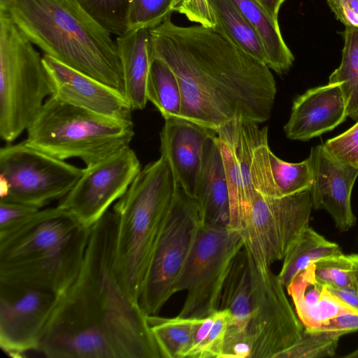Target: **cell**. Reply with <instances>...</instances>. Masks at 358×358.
Listing matches in <instances>:
<instances>
[{"mask_svg":"<svg viewBox=\"0 0 358 358\" xmlns=\"http://www.w3.org/2000/svg\"><path fill=\"white\" fill-rule=\"evenodd\" d=\"M113 210L90 229L76 278L62 292L38 352L50 358H162L148 315L113 268Z\"/></svg>","mask_w":358,"mask_h":358,"instance_id":"6da1fadb","label":"cell"},{"mask_svg":"<svg viewBox=\"0 0 358 358\" xmlns=\"http://www.w3.org/2000/svg\"><path fill=\"white\" fill-rule=\"evenodd\" d=\"M149 33L152 58L179 83L180 117L213 130L234 119L270 118L277 87L266 64L201 24L179 26L169 17Z\"/></svg>","mask_w":358,"mask_h":358,"instance_id":"7a4b0ae2","label":"cell"},{"mask_svg":"<svg viewBox=\"0 0 358 358\" xmlns=\"http://www.w3.org/2000/svg\"><path fill=\"white\" fill-rule=\"evenodd\" d=\"M0 9L44 55L124 95L115 40L78 0H0Z\"/></svg>","mask_w":358,"mask_h":358,"instance_id":"3957f363","label":"cell"},{"mask_svg":"<svg viewBox=\"0 0 358 358\" xmlns=\"http://www.w3.org/2000/svg\"><path fill=\"white\" fill-rule=\"evenodd\" d=\"M90 229L58 206L39 209L0 241V280L61 294L79 272Z\"/></svg>","mask_w":358,"mask_h":358,"instance_id":"277c9868","label":"cell"},{"mask_svg":"<svg viewBox=\"0 0 358 358\" xmlns=\"http://www.w3.org/2000/svg\"><path fill=\"white\" fill-rule=\"evenodd\" d=\"M176 188L171 169L160 156L141 170L113 206L114 272L124 291L136 303L166 225Z\"/></svg>","mask_w":358,"mask_h":358,"instance_id":"5b68a950","label":"cell"},{"mask_svg":"<svg viewBox=\"0 0 358 358\" xmlns=\"http://www.w3.org/2000/svg\"><path fill=\"white\" fill-rule=\"evenodd\" d=\"M132 121L101 115L51 96L27 130L25 143L64 160L78 158L90 166L129 146Z\"/></svg>","mask_w":358,"mask_h":358,"instance_id":"8992f818","label":"cell"},{"mask_svg":"<svg viewBox=\"0 0 358 358\" xmlns=\"http://www.w3.org/2000/svg\"><path fill=\"white\" fill-rule=\"evenodd\" d=\"M52 87L43 57L0 9V137L14 141L39 115Z\"/></svg>","mask_w":358,"mask_h":358,"instance_id":"52a82bcc","label":"cell"},{"mask_svg":"<svg viewBox=\"0 0 358 358\" xmlns=\"http://www.w3.org/2000/svg\"><path fill=\"white\" fill-rule=\"evenodd\" d=\"M234 119L214 131L229 189V227L242 233L257 194L278 197L270 166L268 127Z\"/></svg>","mask_w":358,"mask_h":358,"instance_id":"ba28073f","label":"cell"},{"mask_svg":"<svg viewBox=\"0 0 358 358\" xmlns=\"http://www.w3.org/2000/svg\"><path fill=\"white\" fill-rule=\"evenodd\" d=\"M243 245L237 230L201 224L175 287L176 293L186 291L179 316L202 318L219 309L230 264Z\"/></svg>","mask_w":358,"mask_h":358,"instance_id":"9c48e42d","label":"cell"},{"mask_svg":"<svg viewBox=\"0 0 358 358\" xmlns=\"http://www.w3.org/2000/svg\"><path fill=\"white\" fill-rule=\"evenodd\" d=\"M83 171L24 141L8 144L0 149V200L45 208L64 197Z\"/></svg>","mask_w":358,"mask_h":358,"instance_id":"30bf717a","label":"cell"},{"mask_svg":"<svg viewBox=\"0 0 358 358\" xmlns=\"http://www.w3.org/2000/svg\"><path fill=\"white\" fill-rule=\"evenodd\" d=\"M201 224L198 201L176 182L169 215L138 299L145 315H157L176 293V284Z\"/></svg>","mask_w":358,"mask_h":358,"instance_id":"8fae6325","label":"cell"},{"mask_svg":"<svg viewBox=\"0 0 358 358\" xmlns=\"http://www.w3.org/2000/svg\"><path fill=\"white\" fill-rule=\"evenodd\" d=\"M312 210L310 190L283 197L257 194L242 231L245 248L261 264L283 259L309 227Z\"/></svg>","mask_w":358,"mask_h":358,"instance_id":"7c38bea8","label":"cell"},{"mask_svg":"<svg viewBox=\"0 0 358 358\" xmlns=\"http://www.w3.org/2000/svg\"><path fill=\"white\" fill-rule=\"evenodd\" d=\"M249 256L252 278L248 328L252 342L250 358H277L300 339L304 327L271 266L255 261L250 253Z\"/></svg>","mask_w":358,"mask_h":358,"instance_id":"4fadbf2b","label":"cell"},{"mask_svg":"<svg viewBox=\"0 0 358 358\" xmlns=\"http://www.w3.org/2000/svg\"><path fill=\"white\" fill-rule=\"evenodd\" d=\"M60 294L0 280V346L13 357L38 350Z\"/></svg>","mask_w":358,"mask_h":358,"instance_id":"5bb4252c","label":"cell"},{"mask_svg":"<svg viewBox=\"0 0 358 358\" xmlns=\"http://www.w3.org/2000/svg\"><path fill=\"white\" fill-rule=\"evenodd\" d=\"M135 152L129 147L84 169L83 173L58 206L91 228L127 190L141 171Z\"/></svg>","mask_w":358,"mask_h":358,"instance_id":"9a60e30c","label":"cell"},{"mask_svg":"<svg viewBox=\"0 0 358 358\" xmlns=\"http://www.w3.org/2000/svg\"><path fill=\"white\" fill-rule=\"evenodd\" d=\"M313 182L310 189L313 209L324 210L342 232L356 223L351 206V196L358 177V168L335 159L323 143L313 147L308 156Z\"/></svg>","mask_w":358,"mask_h":358,"instance_id":"2e32d148","label":"cell"},{"mask_svg":"<svg viewBox=\"0 0 358 358\" xmlns=\"http://www.w3.org/2000/svg\"><path fill=\"white\" fill-rule=\"evenodd\" d=\"M43 60L50 79L52 96L101 115L132 121V110L121 92L50 56L43 55Z\"/></svg>","mask_w":358,"mask_h":358,"instance_id":"e0dca14e","label":"cell"},{"mask_svg":"<svg viewBox=\"0 0 358 358\" xmlns=\"http://www.w3.org/2000/svg\"><path fill=\"white\" fill-rule=\"evenodd\" d=\"M214 130L180 117L165 120L160 132V153L175 180L191 197L197 199L204 155Z\"/></svg>","mask_w":358,"mask_h":358,"instance_id":"ac0fdd59","label":"cell"},{"mask_svg":"<svg viewBox=\"0 0 358 358\" xmlns=\"http://www.w3.org/2000/svg\"><path fill=\"white\" fill-rule=\"evenodd\" d=\"M347 117L346 102L339 85L327 83L296 98L284 131L290 140L306 141L334 129Z\"/></svg>","mask_w":358,"mask_h":358,"instance_id":"d6986e66","label":"cell"},{"mask_svg":"<svg viewBox=\"0 0 358 358\" xmlns=\"http://www.w3.org/2000/svg\"><path fill=\"white\" fill-rule=\"evenodd\" d=\"M115 42L120 59L124 93L132 110L145 107L146 84L152 56L149 29H142L116 36Z\"/></svg>","mask_w":358,"mask_h":358,"instance_id":"ffe728a7","label":"cell"},{"mask_svg":"<svg viewBox=\"0 0 358 358\" xmlns=\"http://www.w3.org/2000/svg\"><path fill=\"white\" fill-rule=\"evenodd\" d=\"M215 136L206 144L196 200L203 224L228 227L230 219L229 189Z\"/></svg>","mask_w":358,"mask_h":358,"instance_id":"44dd1931","label":"cell"},{"mask_svg":"<svg viewBox=\"0 0 358 358\" xmlns=\"http://www.w3.org/2000/svg\"><path fill=\"white\" fill-rule=\"evenodd\" d=\"M251 300L250 256L243 245L230 264L220 296L219 309H227L231 315L229 327L249 333Z\"/></svg>","mask_w":358,"mask_h":358,"instance_id":"7402d4cb","label":"cell"},{"mask_svg":"<svg viewBox=\"0 0 358 358\" xmlns=\"http://www.w3.org/2000/svg\"><path fill=\"white\" fill-rule=\"evenodd\" d=\"M231 1L257 33L265 51L266 65L278 73L288 71L294 57L282 38L278 22L253 0Z\"/></svg>","mask_w":358,"mask_h":358,"instance_id":"603a6c76","label":"cell"},{"mask_svg":"<svg viewBox=\"0 0 358 358\" xmlns=\"http://www.w3.org/2000/svg\"><path fill=\"white\" fill-rule=\"evenodd\" d=\"M213 28L234 45L266 64L264 47L252 27L231 0H208Z\"/></svg>","mask_w":358,"mask_h":358,"instance_id":"cb8c5ba5","label":"cell"},{"mask_svg":"<svg viewBox=\"0 0 358 358\" xmlns=\"http://www.w3.org/2000/svg\"><path fill=\"white\" fill-rule=\"evenodd\" d=\"M341 254L343 252L338 244L326 239L308 227L283 258L278 276L286 287L296 275L317 260Z\"/></svg>","mask_w":358,"mask_h":358,"instance_id":"d4e9b609","label":"cell"},{"mask_svg":"<svg viewBox=\"0 0 358 358\" xmlns=\"http://www.w3.org/2000/svg\"><path fill=\"white\" fill-rule=\"evenodd\" d=\"M197 318L148 315V322L162 358H186Z\"/></svg>","mask_w":358,"mask_h":358,"instance_id":"484cf974","label":"cell"},{"mask_svg":"<svg viewBox=\"0 0 358 358\" xmlns=\"http://www.w3.org/2000/svg\"><path fill=\"white\" fill-rule=\"evenodd\" d=\"M146 97L164 120L180 117L182 96L178 79L163 62L152 58L146 84Z\"/></svg>","mask_w":358,"mask_h":358,"instance_id":"4316f807","label":"cell"},{"mask_svg":"<svg viewBox=\"0 0 358 358\" xmlns=\"http://www.w3.org/2000/svg\"><path fill=\"white\" fill-rule=\"evenodd\" d=\"M328 83L339 85L344 96L348 117L358 120V29L345 27L340 65L329 77Z\"/></svg>","mask_w":358,"mask_h":358,"instance_id":"83f0119b","label":"cell"},{"mask_svg":"<svg viewBox=\"0 0 358 358\" xmlns=\"http://www.w3.org/2000/svg\"><path fill=\"white\" fill-rule=\"evenodd\" d=\"M269 160L278 197L310 189L313 174L309 157L298 163H290L278 158L271 151Z\"/></svg>","mask_w":358,"mask_h":358,"instance_id":"f1b7e54d","label":"cell"},{"mask_svg":"<svg viewBox=\"0 0 358 358\" xmlns=\"http://www.w3.org/2000/svg\"><path fill=\"white\" fill-rule=\"evenodd\" d=\"M326 287L316 280L314 264L301 272L285 287L304 327H308L313 313Z\"/></svg>","mask_w":358,"mask_h":358,"instance_id":"f546056e","label":"cell"},{"mask_svg":"<svg viewBox=\"0 0 358 358\" xmlns=\"http://www.w3.org/2000/svg\"><path fill=\"white\" fill-rule=\"evenodd\" d=\"M340 331L304 328L300 339L277 358H324L335 355L341 336Z\"/></svg>","mask_w":358,"mask_h":358,"instance_id":"4dcf8cb0","label":"cell"},{"mask_svg":"<svg viewBox=\"0 0 358 358\" xmlns=\"http://www.w3.org/2000/svg\"><path fill=\"white\" fill-rule=\"evenodd\" d=\"M83 8L110 34L127 32V15L131 0H78Z\"/></svg>","mask_w":358,"mask_h":358,"instance_id":"1f68e13d","label":"cell"},{"mask_svg":"<svg viewBox=\"0 0 358 358\" xmlns=\"http://www.w3.org/2000/svg\"><path fill=\"white\" fill-rule=\"evenodd\" d=\"M171 3L172 0H131L127 15V32L159 25L171 17L173 12Z\"/></svg>","mask_w":358,"mask_h":358,"instance_id":"d6a6232c","label":"cell"},{"mask_svg":"<svg viewBox=\"0 0 358 358\" xmlns=\"http://www.w3.org/2000/svg\"><path fill=\"white\" fill-rule=\"evenodd\" d=\"M314 264L316 280L323 285L357 289L350 255L343 253L326 257Z\"/></svg>","mask_w":358,"mask_h":358,"instance_id":"836d02e7","label":"cell"},{"mask_svg":"<svg viewBox=\"0 0 358 358\" xmlns=\"http://www.w3.org/2000/svg\"><path fill=\"white\" fill-rule=\"evenodd\" d=\"M231 315L227 309H218L213 313V322L192 358H221L225 336Z\"/></svg>","mask_w":358,"mask_h":358,"instance_id":"e575fe53","label":"cell"},{"mask_svg":"<svg viewBox=\"0 0 358 358\" xmlns=\"http://www.w3.org/2000/svg\"><path fill=\"white\" fill-rule=\"evenodd\" d=\"M38 210L25 204L0 200V241L19 230Z\"/></svg>","mask_w":358,"mask_h":358,"instance_id":"d590c367","label":"cell"},{"mask_svg":"<svg viewBox=\"0 0 358 358\" xmlns=\"http://www.w3.org/2000/svg\"><path fill=\"white\" fill-rule=\"evenodd\" d=\"M323 145L337 160L358 168V120L347 131L328 139Z\"/></svg>","mask_w":358,"mask_h":358,"instance_id":"8d00e7d4","label":"cell"},{"mask_svg":"<svg viewBox=\"0 0 358 358\" xmlns=\"http://www.w3.org/2000/svg\"><path fill=\"white\" fill-rule=\"evenodd\" d=\"M171 9L185 15L191 22L206 27L215 26L208 0H172Z\"/></svg>","mask_w":358,"mask_h":358,"instance_id":"74e56055","label":"cell"},{"mask_svg":"<svg viewBox=\"0 0 358 358\" xmlns=\"http://www.w3.org/2000/svg\"><path fill=\"white\" fill-rule=\"evenodd\" d=\"M252 342L248 332L228 327L221 358H250Z\"/></svg>","mask_w":358,"mask_h":358,"instance_id":"f35d334b","label":"cell"},{"mask_svg":"<svg viewBox=\"0 0 358 358\" xmlns=\"http://www.w3.org/2000/svg\"><path fill=\"white\" fill-rule=\"evenodd\" d=\"M337 20L345 27L358 29V0H326Z\"/></svg>","mask_w":358,"mask_h":358,"instance_id":"ab89813d","label":"cell"},{"mask_svg":"<svg viewBox=\"0 0 358 358\" xmlns=\"http://www.w3.org/2000/svg\"><path fill=\"white\" fill-rule=\"evenodd\" d=\"M309 329L340 331L346 334L357 331H358V313H343L322 323L319 327Z\"/></svg>","mask_w":358,"mask_h":358,"instance_id":"60d3db41","label":"cell"},{"mask_svg":"<svg viewBox=\"0 0 358 358\" xmlns=\"http://www.w3.org/2000/svg\"><path fill=\"white\" fill-rule=\"evenodd\" d=\"M329 292L349 306L353 311L358 313V289L355 288H336L327 287Z\"/></svg>","mask_w":358,"mask_h":358,"instance_id":"b9f144b4","label":"cell"},{"mask_svg":"<svg viewBox=\"0 0 358 358\" xmlns=\"http://www.w3.org/2000/svg\"><path fill=\"white\" fill-rule=\"evenodd\" d=\"M275 22L280 8L285 0H253Z\"/></svg>","mask_w":358,"mask_h":358,"instance_id":"7bdbcfd3","label":"cell"},{"mask_svg":"<svg viewBox=\"0 0 358 358\" xmlns=\"http://www.w3.org/2000/svg\"><path fill=\"white\" fill-rule=\"evenodd\" d=\"M350 257L352 262V269L358 289V254H350Z\"/></svg>","mask_w":358,"mask_h":358,"instance_id":"ee69618b","label":"cell"},{"mask_svg":"<svg viewBox=\"0 0 358 358\" xmlns=\"http://www.w3.org/2000/svg\"><path fill=\"white\" fill-rule=\"evenodd\" d=\"M344 358H358V348L351 351L350 353L343 356Z\"/></svg>","mask_w":358,"mask_h":358,"instance_id":"f6af8a7d","label":"cell"}]
</instances>
